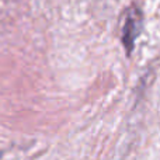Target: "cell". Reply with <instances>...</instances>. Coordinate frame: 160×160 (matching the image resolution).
Instances as JSON below:
<instances>
[{
	"label": "cell",
	"mask_w": 160,
	"mask_h": 160,
	"mask_svg": "<svg viewBox=\"0 0 160 160\" xmlns=\"http://www.w3.org/2000/svg\"><path fill=\"white\" fill-rule=\"evenodd\" d=\"M135 13H131L129 18H128L127 24H125L124 30V44L128 48V52L131 51L133 45V39H135L136 34L139 31V17H135Z\"/></svg>",
	"instance_id": "obj_1"
}]
</instances>
